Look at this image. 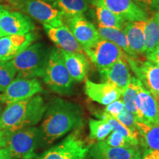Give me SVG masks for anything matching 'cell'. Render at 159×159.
<instances>
[{
	"label": "cell",
	"mask_w": 159,
	"mask_h": 159,
	"mask_svg": "<svg viewBox=\"0 0 159 159\" xmlns=\"http://www.w3.org/2000/svg\"><path fill=\"white\" fill-rule=\"evenodd\" d=\"M99 71L105 83L115 85L122 92L130 84L132 78L128 63L125 57L118 60L108 68Z\"/></svg>",
	"instance_id": "obj_19"
},
{
	"label": "cell",
	"mask_w": 159,
	"mask_h": 159,
	"mask_svg": "<svg viewBox=\"0 0 159 159\" xmlns=\"http://www.w3.org/2000/svg\"><path fill=\"white\" fill-rule=\"evenodd\" d=\"M139 133V144L144 149V153L152 150H159V125L148 124L136 120Z\"/></svg>",
	"instance_id": "obj_22"
},
{
	"label": "cell",
	"mask_w": 159,
	"mask_h": 159,
	"mask_svg": "<svg viewBox=\"0 0 159 159\" xmlns=\"http://www.w3.org/2000/svg\"><path fill=\"white\" fill-rule=\"evenodd\" d=\"M35 29V25L27 15L11 11L0 6V32L2 37L11 35H24Z\"/></svg>",
	"instance_id": "obj_10"
},
{
	"label": "cell",
	"mask_w": 159,
	"mask_h": 159,
	"mask_svg": "<svg viewBox=\"0 0 159 159\" xmlns=\"http://www.w3.org/2000/svg\"><path fill=\"white\" fill-rule=\"evenodd\" d=\"M147 20L128 21L123 30L126 34L130 55L136 56L145 52V27Z\"/></svg>",
	"instance_id": "obj_21"
},
{
	"label": "cell",
	"mask_w": 159,
	"mask_h": 159,
	"mask_svg": "<svg viewBox=\"0 0 159 159\" xmlns=\"http://www.w3.org/2000/svg\"><path fill=\"white\" fill-rule=\"evenodd\" d=\"M89 155V159H142L138 147L115 148L102 141L93 144Z\"/></svg>",
	"instance_id": "obj_15"
},
{
	"label": "cell",
	"mask_w": 159,
	"mask_h": 159,
	"mask_svg": "<svg viewBox=\"0 0 159 159\" xmlns=\"http://www.w3.org/2000/svg\"><path fill=\"white\" fill-rule=\"evenodd\" d=\"M11 61H0V92H3L16 75Z\"/></svg>",
	"instance_id": "obj_30"
},
{
	"label": "cell",
	"mask_w": 159,
	"mask_h": 159,
	"mask_svg": "<svg viewBox=\"0 0 159 159\" xmlns=\"http://www.w3.org/2000/svg\"><path fill=\"white\" fill-rule=\"evenodd\" d=\"M43 88L36 78L25 79L16 77L0 94L2 103H11L31 98L38 93L42 92Z\"/></svg>",
	"instance_id": "obj_9"
},
{
	"label": "cell",
	"mask_w": 159,
	"mask_h": 159,
	"mask_svg": "<svg viewBox=\"0 0 159 159\" xmlns=\"http://www.w3.org/2000/svg\"><path fill=\"white\" fill-rule=\"evenodd\" d=\"M140 83L141 81L139 79L136 77H132L130 84L122 94L123 97L122 101L125 103V108L134 114L135 119L136 118L137 115V108L135 100L138 94L139 86Z\"/></svg>",
	"instance_id": "obj_28"
},
{
	"label": "cell",
	"mask_w": 159,
	"mask_h": 159,
	"mask_svg": "<svg viewBox=\"0 0 159 159\" xmlns=\"http://www.w3.org/2000/svg\"><path fill=\"white\" fill-rule=\"evenodd\" d=\"M44 119L39 128V145H49L72 129L83 124L78 105L55 98L47 106Z\"/></svg>",
	"instance_id": "obj_1"
},
{
	"label": "cell",
	"mask_w": 159,
	"mask_h": 159,
	"mask_svg": "<svg viewBox=\"0 0 159 159\" xmlns=\"http://www.w3.org/2000/svg\"><path fill=\"white\" fill-rule=\"evenodd\" d=\"M64 21L83 48L94 42L100 37L95 26L84 16H63Z\"/></svg>",
	"instance_id": "obj_14"
},
{
	"label": "cell",
	"mask_w": 159,
	"mask_h": 159,
	"mask_svg": "<svg viewBox=\"0 0 159 159\" xmlns=\"http://www.w3.org/2000/svg\"><path fill=\"white\" fill-rule=\"evenodd\" d=\"M91 0H55L52 5L62 13L63 16H83L88 11Z\"/></svg>",
	"instance_id": "obj_24"
},
{
	"label": "cell",
	"mask_w": 159,
	"mask_h": 159,
	"mask_svg": "<svg viewBox=\"0 0 159 159\" xmlns=\"http://www.w3.org/2000/svg\"><path fill=\"white\" fill-rule=\"evenodd\" d=\"M90 2L95 7V13L99 27L124 30L128 21L107 8L101 0H91Z\"/></svg>",
	"instance_id": "obj_23"
},
{
	"label": "cell",
	"mask_w": 159,
	"mask_h": 159,
	"mask_svg": "<svg viewBox=\"0 0 159 159\" xmlns=\"http://www.w3.org/2000/svg\"><path fill=\"white\" fill-rule=\"evenodd\" d=\"M158 95L146 89L141 83L136 97L137 115L136 120L148 124H158L159 112Z\"/></svg>",
	"instance_id": "obj_12"
},
{
	"label": "cell",
	"mask_w": 159,
	"mask_h": 159,
	"mask_svg": "<svg viewBox=\"0 0 159 159\" xmlns=\"http://www.w3.org/2000/svg\"><path fill=\"white\" fill-rule=\"evenodd\" d=\"M43 80L47 87L55 93L66 95L72 92L74 80L69 75L58 49H50Z\"/></svg>",
	"instance_id": "obj_4"
},
{
	"label": "cell",
	"mask_w": 159,
	"mask_h": 159,
	"mask_svg": "<svg viewBox=\"0 0 159 159\" xmlns=\"http://www.w3.org/2000/svg\"><path fill=\"white\" fill-rule=\"evenodd\" d=\"M43 1H47V2H55V0H43Z\"/></svg>",
	"instance_id": "obj_42"
},
{
	"label": "cell",
	"mask_w": 159,
	"mask_h": 159,
	"mask_svg": "<svg viewBox=\"0 0 159 159\" xmlns=\"http://www.w3.org/2000/svg\"><path fill=\"white\" fill-rule=\"evenodd\" d=\"M83 49L99 71L108 68L119 59L124 58L125 55L120 47L102 37Z\"/></svg>",
	"instance_id": "obj_7"
},
{
	"label": "cell",
	"mask_w": 159,
	"mask_h": 159,
	"mask_svg": "<svg viewBox=\"0 0 159 159\" xmlns=\"http://www.w3.org/2000/svg\"><path fill=\"white\" fill-rule=\"evenodd\" d=\"M125 59L144 87L154 94L159 93V64L152 61H142L132 55H125Z\"/></svg>",
	"instance_id": "obj_11"
},
{
	"label": "cell",
	"mask_w": 159,
	"mask_h": 159,
	"mask_svg": "<svg viewBox=\"0 0 159 159\" xmlns=\"http://www.w3.org/2000/svg\"><path fill=\"white\" fill-rule=\"evenodd\" d=\"M47 108L40 95L7 105L0 116V131L14 132L34 126L43 118Z\"/></svg>",
	"instance_id": "obj_2"
},
{
	"label": "cell",
	"mask_w": 159,
	"mask_h": 159,
	"mask_svg": "<svg viewBox=\"0 0 159 159\" xmlns=\"http://www.w3.org/2000/svg\"><path fill=\"white\" fill-rule=\"evenodd\" d=\"M2 37V35H1V32H0V38Z\"/></svg>",
	"instance_id": "obj_43"
},
{
	"label": "cell",
	"mask_w": 159,
	"mask_h": 159,
	"mask_svg": "<svg viewBox=\"0 0 159 159\" xmlns=\"http://www.w3.org/2000/svg\"><path fill=\"white\" fill-rule=\"evenodd\" d=\"M8 150L6 148L0 149V159H11Z\"/></svg>",
	"instance_id": "obj_37"
},
{
	"label": "cell",
	"mask_w": 159,
	"mask_h": 159,
	"mask_svg": "<svg viewBox=\"0 0 159 159\" xmlns=\"http://www.w3.org/2000/svg\"><path fill=\"white\" fill-rule=\"evenodd\" d=\"M125 107L124 102H123L122 99H119L107 105L104 112L116 118L117 116L120 114V112L124 109Z\"/></svg>",
	"instance_id": "obj_33"
},
{
	"label": "cell",
	"mask_w": 159,
	"mask_h": 159,
	"mask_svg": "<svg viewBox=\"0 0 159 159\" xmlns=\"http://www.w3.org/2000/svg\"><path fill=\"white\" fill-rule=\"evenodd\" d=\"M24 13L43 25L59 27L63 25V15L52 5L43 0H25L19 6Z\"/></svg>",
	"instance_id": "obj_8"
},
{
	"label": "cell",
	"mask_w": 159,
	"mask_h": 159,
	"mask_svg": "<svg viewBox=\"0 0 159 159\" xmlns=\"http://www.w3.org/2000/svg\"><path fill=\"white\" fill-rule=\"evenodd\" d=\"M39 145V129L29 127L14 132H7L5 148L11 158L33 159L36 158L35 149Z\"/></svg>",
	"instance_id": "obj_6"
},
{
	"label": "cell",
	"mask_w": 159,
	"mask_h": 159,
	"mask_svg": "<svg viewBox=\"0 0 159 159\" xmlns=\"http://www.w3.org/2000/svg\"><path fill=\"white\" fill-rule=\"evenodd\" d=\"M105 7L126 21H144L148 14L136 0H101Z\"/></svg>",
	"instance_id": "obj_16"
},
{
	"label": "cell",
	"mask_w": 159,
	"mask_h": 159,
	"mask_svg": "<svg viewBox=\"0 0 159 159\" xmlns=\"http://www.w3.org/2000/svg\"><path fill=\"white\" fill-rule=\"evenodd\" d=\"M50 49L45 43L37 42L11 60L10 61L16 70L17 77L25 79L43 77Z\"/></svg>",
	"instance_id": "obj_3"
},
{
	"label": "cell",
	"mask_w": 159,
	"mask_h": 159,
	"mask_svg": "<svg viewBox=\"0 0 159 159\" xmlns=\"http://www.w3.org/2000/svg\"><path fill=\"white\" fill-rule=\"evenodd\" d=\"M157 95H158V96L159 97V93H158V94H157Z\"/></svg>",
	"instance_id": "obj_45"
},
{
	"label": "cell",
	"mask_w": 159,
	"mask_h": 159,
	"mask_svg": "<svg viewBox=\"0 0 159 159\" xmlns=\"http://www.w3.org/2000/svg\"><path fill=\"white\" fill-rule=\"evenodd\" d=\"M38 39L32 31L24 35H11L0 38V61H9L30 47Z\"/></svg>",
	"instance_id": "obj_13"
},
{
	"label": "cell",
	"mask_w": 159,
	"mask_h": 159,
	"mask_svg": "<svg viewBox=\"0 0 159 159\" xmlns=\"http://www.w3.org/2000/svg\"><path fill=\"white\" fill-rule=\"evenodd\" d=\"M58 49L71 78L78 82L86 79L90 69V63L83 53L68 52Z\"/></svg>",
	"instance_id": "obj_20"
},
{
	"label": "cell",
	"mask_w": 159,
	"mask_h": 159,
	"mask_svg": "<svg viewBox=\"0 0 159 159\" xmlns=\"http://www.w3.org/2000/svg\"><path fill=\"white\" fill-rule=\"evenodd\" d=\"M85 92L89 98L101 105H108L120 99L122 91L110 83H95L85 79Z\"/></svg>",
	"instance_id": "obj_18"
},
{
	"label": "cell",
	"mask_w": 159,
	"mask_h": 159,
	"mask_svg": "<svg viewBox=\"0 0 159 159\" xmlns=\"http://www.w3.org/2000/svg\"><path fill=\"white\" fill-rule=\"evenodd\" d=\"M136 1L139 4V5L142 6V7L144 6V7H148H148L150 6L152 0H136Z\"/></svg>",
	"instance_id": "obj_38"
},
{
	"label": "cell",
	"mask_w": 159,
	"mask_h": 159,
	"mask_svg": "<svg viewBox=\"0 0 159 159\" xmlns=\"http://www.w3.org/2000/svg\"><path fill=\"white\" fill-rule=\"evenodd\" d=\"M148 9L151 11L158 12L159 11V0H152Z\"/></svg>",
	"instance_id": "obj_36"
},
{
	"label": "cell",
	"mask_w": 159,
	"mask_h": 159,
	"mask_svg": "<svg viewBox=\"0 0 159 159\" xmlns=\"http://www.w3.org/2000/svg\"><path fill=\"white\" fill-rule=\"evenodd\" d=\"M2 113V102L0 100V116H1Z\"/></svg>",
	"instance_id": "obj_41"
},
{
	"label": "cell",
	"mask_w": 159,
	"mask_h": 159,
	"mask_svg": "<svg viewBox=\"0 0 159 159\" xmlns=\"http://www.w3.org/2000/svg\"><path fill=\"white\" fill-rule=\"evenodd\" d=\"M146 55L149 61H152V62L159 64V44L153 51H152L151 52Z\"/></svg>",
	"instance_id": "obj_34"
},
{
	"label": "cell",
	"mask_w": 159,
	"mask_h": 159,
	"mask_svg": "<svg viewBox=\"0 0 159 159\" xmlns=\"http://www.w3.org/2000/svg\"><path fill=\"white\" fill-rule=\"evenodd\" d=\"M5 1H7V2L11 4V5L16 6V7H19V6L21 5V3L23 1H25V0H5Z\"/></svg>",
	"instance_id": "obj_39"
},
{
	"label": "cell",
	"mask_w": 159,
	"mask_h": 159,
	"mask_svg": "<svg viewBox=\"0 0 159 159\" xmlns=\"http://www.w3.org/2000/svg\"><path fill=\"white\" fill-rule=\"evenodd\" d=\"M145 52L146 54L151 52L159 44V24L152 16L147 20L145 27Z\"/></svg>",
	"instance_id": "obj_27"
},
{
	"label": "cell",
	"mask_w": 159,
	"mask_h": 159,
	"mask_svg": "<svg viewBox=\"0 0 159 159\" xmlns=\"http://www.w3.org/2000/svg\"><path fill=\"white\" fill-rule=\"evenodd\" d=\"M92 144L83 138L79 127L61 143L45 151L40 159H85Z\"/></svg>",
	"instance_id": "obj_5"
},
{
	"label": "cell",
	"mask_w": 159,
	"mask_h": 159,
	"mask_svg": "<svg viewBox=\"0 0 159 159\" xmlns=\"http://www.w3.org/2000/svg\"><path fill=\"white\" fill-rule=\"evenodd\" d=\"M11 159H16V158H12Z\"/></svg>",
	"instance_id": "obj_46"
},
{
	"label": "cell",
	"mask_w": 159,
	"mask_h": 159,
	"mask_svg": "<svg viewBox=\"0 0 159 159\" xmlns=\"http://www.w3.org/2000/svg\"><path fill=\"white\" fill-rule=\"evenodd\" d=\"M158 125H159V119H158Z\"/></svg>",
	"instance_id": "obj_44"
},
{
	"label": "cell",
	"mask_w": 159,
	"mask_h": 159,
	"mask_svg": "<svg viewBox=\"0 0 159 159\" xmlns=\"http://www.w3.org/2000/svg\"><path fill=\"white\" fill-rule=\"evenodd\" d=\"M89 129H90V138L92 140H97L99 142L104 140L112 131L111 125L105 119L89 120Z\"/></svg>",
	"instance_id": "obj_29"
},
{
	"label": "cell",
	"mask_w": 159,
	"mask_h": 159,
	"mask_svg": "<svg viewBox=\"0 0 159 159\" xmlns=\"http://www.w3.org/2000/svg\"><path fill=\"white\" fill-rule=\"evenodd\" d=\"M105 143L110 145L111 147L115 148H131L133 146L130 142L122 136L116 131H113L108 139L105 140Z\"/></svg>",
	"instance_id": "obj_32"
},
{
	"label": "cell",
	"mask_w": 159,
	"mask_h": 159,
	"mask_svg": "<svg viewBox=\"0 0 159 159\" xmlns=\"http://www.w3.org/2000/svg\"><path fill=\"white\" fill-rule=\"evenodd\" d=\"M43 26L47 36L60 49L68 52H83V47L66 25H63L57 27L47 25H43Z\"/></svg>",
	"instance_id": "obj_17"
},
{
	"label": "cell",
	"mask_w": 159,
	"mask_h": 159,
	"mask_svg": "<svg viewBox=\"0 0 159 159\" xmlns=\"http://www.w3.org/2000/svg\"><path fill=\"white\" fill-rule=\"evenodd\" d=\"M98 117L102 119H105L111 125V128H112L113 131H116L121 134L123 136L125 137L129 142L133 146L138 147L139 144V134H135L132 132L128 127L123 125L122 122H120L118 119L115 118V117L111 116L110 114H107V113H102L101 115H97Z\"/></svg>",
	"instance_id": "obj_26"
},
{
	"label": "cell",
	"mask_w": 159,
	"mask_h": 159,
	"mask_svg": "<svg viewBox=\"0 0 159 159\" xmlns=\"http://www.w3.org/2000/svg\"><path fill=\"white\" fill-rule=\"evenodd\" d=\"M153 17H154V19L157 21V22L159 24V11L156 12V13H155V14L153 15Z\"/></svg>",
	"instance_id": "obj_40"
},
{
	"label": "cell",
	"mask_w": 159,
	"mask_h": 159,
	"mask_svg": "<svg viewBox=\"0 0 159 159\" xmlns=\"http://www.w3.org/2000/svg\"><path fill=\"white\" fill-rule=\"evenodd\" d=\"M97 31L99 36L114 43V44L120 47L123 51L130 55L128 40H127L126 34L123 30L99 27Z\"/></svg>",
	"instance_id": "obj_25"
},
{
	"label": "cell",
	"mask_w": 159,
	"mask_h": 159,
	"mask_svg": "<svg viewBox=\"0 0 159 159\" xmlns=\"http://www.w3.org/2000/svg\"><path fill=\"white\" fill-rule=\"evenodd\" d=\"M6 139H7V132L0 131V149L5 148Z\"/></svg>",
	"instance_id": "obj_35"
},
{
	"label": "cell",
	"mask_w": 159,
	"mask_h": 159,
	"mask_svg": "<svg viewBox=\"0 0 159 159\" xmlns=\"http://www.w3.org/2000/svg\"><path fill=\"white\" fill-rule=\"evenodd\" d=\"M116 119H118L120 122H122L123 125L125 126L128 127L132 132L135 133V134H139L138 130L136 128V119L135 116L132 113L130 112L126 108H124V109L121 111Z\"/></svg>",
	"instance_id": "obj_31"
}]
</instances>
